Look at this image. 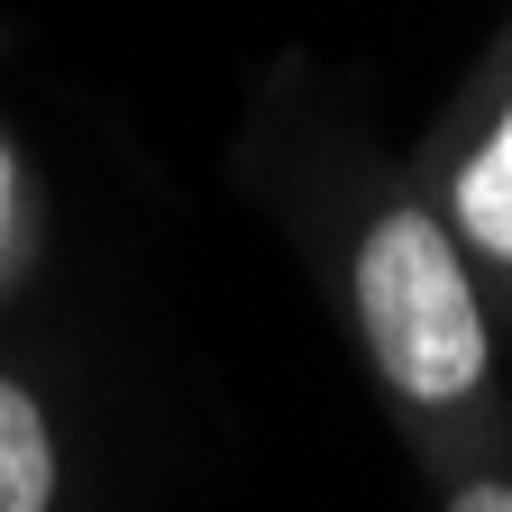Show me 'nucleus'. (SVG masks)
<instances>
[{"label":"nucleus","instance_id":"obj_2","mask_svg":"<svg viewBox=\"0 0 512 512\" xmlns=\"http://www.w3.org/2000/svg\"><path fill=\"white\" fill-rule=\"evenodd\" d=\"M55 503V439L46 412L0 375V512H46Z\"/></svg>","mask_w":512,"mask_h":512},{"label":"nucleus","instance_id":"obj_3","mask_svg":"<svg viewBox=\"0 0 512 512\" xmlns=\"http://www.w3.org/2000/svg\"><path fill=\"white\" fill-rule=\"evenodd\" d=\"M458 220H467V238L485 247V256H503L512 266V110L494 119V138L467 156V174H458Z\"/></svg>","mask_w":512,"mask_h":512},{"label":"nucleus","instance_id":"obj_1","mask_svg":"<svg viewBox=\"0 0 512 512\" xmlns=\"http://www.w3.org/2000/svg\"><path fill=\"white\" fill-rule=\"evenodd\" d=\"M357 320L375 366L412 403H458L485 375V311L467 293V266L430 211H384L357 247Z\"/></svg>","mask_w":512,"mask_h":512},{"label":"nucleus","instance_id":"obj_5","mask_svg":"<svg viewBox=\"0 0 512 512\" xmlns=\"http://www.w3.org/2000/svg\"><path fill=\"white\" fill-rule=\"evenodd\" d=\"M10 211H19V174H10V147H0V256H10Z\"/></svg>","mask_w":512,"mask_h":512},{"label":"nucleus","instance_id":"obj_4","mask_svg":"<svg viewBox=\"0 0 512 512\" xmlns=\"http://www.w3.org/2000/svg\"><path fill=\"white\" fill-rule=\"evenodd\" d=\"M448 512H512V485H467Z\"/></svg>","mask_w":512,"mask_h":512}]
</instances>
